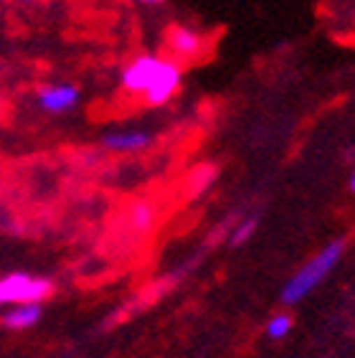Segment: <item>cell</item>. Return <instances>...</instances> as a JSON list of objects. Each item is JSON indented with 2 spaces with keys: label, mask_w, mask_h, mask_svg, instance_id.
I'll use <instances>...</instances> for the list:
<instances>
[{
  "label": "cell",
  "mask_w": 355,
  "mask_h": 358,
  "mask_svg": "<svg viewBox=\"0 0 355 358\" xmlns=\"http://www.w3.org/2000/svg\"><path fill=\"white\" fill-rule=\"evenodd\" d=\"M342 252H345V241L342 239L330 241L328 247L320 249L305 267L297 269V272L289 277V282L284 285V289H282V303L294 305V303H300L302 297H307L310 292H312V289L333 272L335 264L340 262Z\"/></svg>",
  "instance_id": "cell-1"
},
{
  "label": "cell",
  "mask_w": 355,
  "mask_h": 358,
  "mask_svg": "<svg viewBox=\"0 0 355 358\" xmlns=\"http://www.w3.org/2000/svg\"><path fill=\"white\" fill-rule=\"evenodd\" d=\"M54 292V282L46 277H36L28 272H13L0 277V297L6 303H43Z\"/></svg>",
  "instance_id": "cell-2"
},
{
  "label": "cell",
  "mask_w": 355,
  "mask_h": 358,
  "mask_svg": "<svg viewBox=\"0 0 355 358\" xmlns=\"http://www.w3.org/2000/svg\"><path fill=\"white\" fill-rule=\"evenodd\" d=\"M163 66H165V62L157 59V56H140V59H135L122 74L124 90L132 92V94H140V92L145 94V92L155 84V79L160 76Z\"/></svg>",
  "instance_id": "cell-3"
},
{
  "label": "cell",
  "mask_w": 355,
  "mask_h": 358,
  "mask_svg": "<svg viewBox=\"0 0 355 358\" xmlns=\"http://www.w3.org/2000/svg\"><path fill=\"white\" fill-rule=\"evenodd\" d=\"M180 90V66L175 62H165L163 71L155 79L150 90L145 92V102L157 107V104H165L168 99H173V94Z\"/></svg>",
  "instance_id": "cell-4"
},
{
  "label": "cell",
  "mask_w": 355,
  "mask_h": 358,
  "mask_svg": "<svg viewBox=\"0 0 355 358\" xmlns=\"http://www.w3.org/2000/svg\"><path fill=\"white\" fill-rule=\"evenodd\" d=\"M168 46H171V51L175 54V59L193 62V59H198L201 51H203V36L188 26H175V28H171V34H168Z\"/></svg>",
  "instance_id": "cell-5"
},
{
  "label": "cell",
  "mask_w": 355,
  "mask_h": 358,
  "mask_svg": "<svg viewBox=\"0 0 355 358\" xmlns=\"http://www.w3.org/2000/svg\"><path fill=\"white\" fill-rule=\"evenodd\" d=\"M79 102V90L71 84H54L38 92V104L51 115H64V112L74 110Z\"/></svg>",
  "instance_id": "cell-6"
},
{
  "label": "cell",
  "mask_w": 355,
  "mask_h": 358,
  "mask_svg": "<svg viewBox=\"0 0 355 358\" xmlns=\"http://www.w3.org/2000/svg\"><path fill=\"white\" fill-rule=\"evenodd\" d=\"M147 143H150V135L140 130L110 132V135L102 138L104 148H110V150H115V152H137V150H143V148H147Z\"/></svg>",
  "instance_id": "cell-7"
},
{
  "label": "cell",
  "mask_w": 355,
  "mask_h": 358,
  "mask_svg": "<svg viewBox=\"0 0 355 358\" xmlns=\"http://www.w3.org/2000/svg\"><path fill=\"white\" fill-rule=\"evenodd\" d=\"M41 320V303H21L10 308V310L3 315V325L6 328H13V331H23V328H31Z\"/></svg>",
  "instance_id": "cell-8"
},
{
  "label": "cell",
  "mask_w": 355,
  "mask_h": 358,
  "mask_svg": "<svg viewBox=\"0 0 355 358\" xmlns=\"http://www.w3.org/2000/svg\"><path fill=\"white\" fill-rule=\"evenodd\" d=\"M127 221H130V229L135 234H147L157 221V208L152 206L150 201H135L130 206V214H127Z\"/></svg>",
  "instance_id": "cell-9"
},
{
  "label": "cell",
  "mask_w": 355,
  "mask_h": 358,
  "mask_svg": "<svg viewBox=\"0 0 355 358\" xmlns=\"http://www.w3.org/2000/svg\"><path fill=\"white\" fill-rule=\"evenodd\" d=\"M256 227H259V219H256V216H246L244 221H239V224H236V229H233L231 239H229V241H231V247H241V244H246V241L254 236Z\"/></svg>",
  "instance_id": "cell-10"
},
{
  "label": "cell",
  "mask_w": 355,
  "mask_h": 358,
  "mask_svg": "<svg viewBox=\"0 0 355 358\" xmlns=\"http://www.w3.org/2000/svg\"><path fill=\"white\" fill-rule=\"evenodd\" d=\"M216 166H201V168H196V171L191 173V191L193 193H201V191H205V188L211 186L213 183V178H216Z\"/></svg>",
  "instance_id": "cell-11"
},
{
  "label": "cell",
  "mask_w": 355,
  "mask_h": 358,
  "mask_svg": "<svg viewBox=\"0 0 355 358\" xmlns=\"http://www.w3.org/2000/svg\"><path fill=\"white\" fill-rule=\"evenodd\" d=\"M289 331H292V317L284 315V313L274 315L272 320L266 323V336L272 338V341H280V338H284Z\"/></svg>",
  "instance_id": "cell-12"
},
{
  "label": "cell",
  "mask_w": 355,
  "mask_h": 358,
  "mask_svg": "<svg viewBox=\"0 0 355 358\" xmlns=\"http://www.w3.org/2000/svg\"><path fill=\"white\" fill-rule=\"evenodd\" d=\"M140 3H147V6H152V3H163V0H140Z\"/></svg>",
  "instance_id": "cell-13"
},
{
  "label": "cell",
  "mask_w": 355,
  "mask_h": 358,
  "mask_svg": "<svg viewBox=\"0 0 355 358\" xmlns=\"http://www.w3.org/2000/svg\"><path fill=\"white\" fill-rule=\"evenodd\" d=\"M350 191L355 193V173H353V178H350Z\"/></svg>",
  "instance_id": "cell-14"
},
{
  "label": "cell",
  "mask_w": 355,
  "mask_h": 358,
  "mask_svg": "<svg viewBox=\"0 0 355 358\" xmlns=\"http://www.w3.org/2000/svg\"><path fill=\"white\" fill-rule=\"evenodd\" d=\"M0 308H3V297H0Z\"/></svg>",
  "instance_id": "cell-15"
}]
</instances>
